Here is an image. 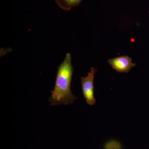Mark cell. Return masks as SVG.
<instances>
[{
    "instance_id": "6da1fadb",
    "label": "cell",
    "mask_w": 149,
    "mask_h": 149,
    "mask_svg": "<svg viewBox=\"0 0 149 149\" xmlns=\"http://www.w3.org/2000/svg\"><path fill=\"white\" fill-rule=\"evenodd\" d=\"M74 69L71 54H66L64 60L58 67L54 88L51 91L49 100L51 106L73 104L77 98L71 91V82Z\"/></svg>"
},
{
    "instance_id": "7a4b0ae2",
    "label": "cell",
    "mask_w": 149,
    "mask_h": 149,
    "mask_svg": "<svg viewBox=\"0 0 149 149\" xmlns=\"http://www.w3.org/2000/svg\"><path fill=\"white\" fill-rule=\"evenodd\" d=\"M97 70L94 68H91V70L88 72L86 77H81V83L83 97L86 103L90 106L94 105L96 104L95 98L94 80L95 74Z\"/></svg>"
},
{
    "instance_id": "3957f363",
    "label": "cell",
    "mask_w": 149,
    "mask_h": 149,
    "mask_svg": "<svg viewBox=\"0 0 149 149\" xmlns=\"http://www.w3.org/2000/svg\"><path fill=\"white\" fill-rule=\"evenodd\" d=\"M108 63L112 68L119 73H128L133 68L136 66V63L132 62V59L127 56L118 57L109 59Z\"/></svg>"
},
{
    "instance_id": "277c9868",
    "label": "cell",
    "mask_w": 149,
    "mask_h": 149,
    "mask_svg": "<svg viewBox=\"0 0 149 149\" xmlns=\"http://www.w3.org/2000/svg\"><path fill=\"white\" fill-rule=\"evenodd\" d=\"M60 8L68 11L80 4L83 0H54Z\"/></svg>"
},
{
    "instance_id": "5b68a950",
    "label": "cell",
    "mask_w": 149,
    "mask_h": 149,
    "mask_svg": "<svg viewBox=\"0 0 149 149\" xmlns=\"http://www.w3.org/2000/svg\"></svg>"
}]
</instances>
